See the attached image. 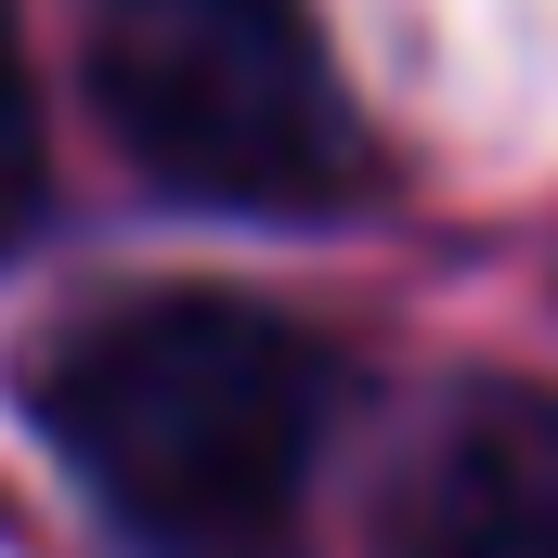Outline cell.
I'll return each mask as SVG.
<instances>
[{
	"mask_svg": "<svg viewBox=\"0 0 558 558\" xmlns=\"http://www.w3.org/2000/svg\"><path fill=\"white\" fill-rule=\"evenodd\" d=\"M92 105L156 195L325 221L377 182L312 0H92Z\"/></svg>",
	"mask_w": 558,
	"mask_h": 558,
	"instance_id": "obj_2",
	"label": "cell"
},
{
	"mask_svg": "<svg viewBox=\"0 0 558 558\" xmlns=\"http://www.w3.org/2000/svg\"><path fill=\"white\" fill-rule=\"evenodd\" d=\"M26 416L131 558H286L325 468L338 364L260 299L143 286L39 338Z\"/></svg>",
	"mask_w": 558,
	"mask_h": 558,
	"instance_id": "obj_1",
	"label": "cell"
},
{
	"mask_svg": "<svg viewBox=\"0 0 558 558\" xmlns=\"http://www.w3.org/2000/svg\"><path fill=\"white\" fill-rule=\"evenodd\" d=\"M416 558H558V416L546 403H481L441 441Z\"/></svg>",
	"mask_w": 558,
	"mask_h": 558,
	"instance_id": "obj_3",
	"label": "cell"
},
{
	"mask_svg": "<svg viewBox=\"0 0 558 558\" xmlns=\"http://www.w3.org/2000/svg\"><path fill=\"white\" fill-rule=\"evenodd\" d=\"M52 208V131H39V78H26V39L0 13V260L26 247V221Z\"/></svg>",
	"mask_w": 558,
	"mask_h": 558,
	"instance_id": "obj_4",
	"label": "cell"
}]
</instances>
